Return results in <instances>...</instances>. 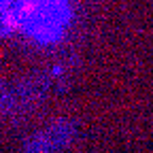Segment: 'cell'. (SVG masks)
Listing matches in <instances>:
<instances>
[{
  "label": "cell",
  "mask_w": 153,
  "mask_h": 153,
  "mask_svg": "<svg viewBox=\"0 0 153 153\" xmlns=\"http://www.w3.org/2000/svg\"><path fill=\"white\" fill-rule=\"evenodd\" d=\"M66 19V7L62 0H28L22 11L24 26L38 36L55 34Z\"/></svg>",
  "instance_id": "obj_1"
},
{
  "label": "cell",
  "mask_w": 153,
  "mask_h": 153,
  "mask_svg": "<svg viewBox=\"0 0 153 153\" xmlns=\"http://www.w3.org/2000/svg\"><path fill=\"white\" fill-rule=\"evenodd\" d=\"M72 130L66 123H55L47 128L45 132H38L28 145V153H57L68 140H70Z\"/></svg>",
  "instance_id": "obj_2"
}]
</instances>
